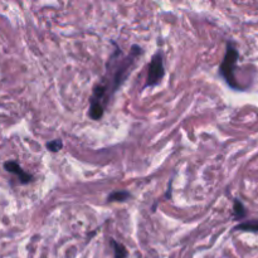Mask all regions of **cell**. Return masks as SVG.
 <instances>
[{
	"mask_svg": "<svg viewBox=\"0 0 258 258\" xmlns=\"http://www.w3.org/2000/svg\"><path fill=\"white\" fill-rule=\"evenodd\" d=\"M141 53H143V49L136 44L131 47L128 55H123L120 48L116 47V50L112 53L107 64H106L107 71H106L105 77L102 78V82H101V85L105 87L108 100L111 98V96L115 95L116 91L121 87V85L128 77L131 68L135 64V59Z\"/></svg>",
	"mask_w": 258,
	"mask_h": 258,
	"instance_id": "obj_1",
	"label": "cell"
},
{
	"mask_svg": "<svg viewBox=\"0 0 258 258\" xmlns=\"http://www.w3.org/2000/svg\"><path fill=\"white\" fill-rule=\"evenodd\" d=\"M238 57V50H237L234 43H227L226 55H224L223 62L221 63V67H219V73H221L222 77L226 80V82L228 83L229 87L234 88V90H243V88L238 85V82H237L236 80V76H234V70H236Z\"/></svg>",
	"mask_w": 258,
	"mask_h": 258,
	"instance_id": "obj_2",
	"label": "cell"
},
{
	"mask_svg": "<svg viewBox=\"0 0 258 258\" xmlns=\"http://www.w3.org/2000/svg\"><path fill=\"white\" fill-rule=\"evenodd\" d=\"M164 75H165V68H164V58L163 53L158 52L155 53L153 58H151V62L149 64V72H148V78H146L145 88L146 87H153L156 86L161 80H163Z\"/></svg>",
	"mask_w": 258,
	"mask_h": 258,
	"instance_id": "obj_3",
	"label": "cell"
},
{
	"mask_svg": "<svg viewBox=\"0 0 258 258\" xmlns=\"http://www.w3.org/2000/svg\"><path fill=\"white\" fill-rule=\"evenodd\" d=\"M4 168L7 171H9V173L17 175L18 178H19L20 183L22 184H28L33 180V175H30V174H28L27 171L23 170L22 166H20L17 161H14V160L7 161V163L4 164Z\"/></svg>",
	"mask_w": 258,
	"mask_h": 258,
	"instance_id": "obj_4",
	"label": "cell"
},
{
	"mask_svg": "<svg viewBox=\"0 0 258 258\" xmlns=\"http://www.w3.org/2000/svg\"><path fill=\"white\" fill-rule=\"evenodd\" d=\"M130 198V193L126 190H116V191H112V193L110 194V196L107 197V202H125L126 199Z\"/></svg>",
	"mask_w": 258,
	"mask_h": 258,
	"instance_id": "obj_5",
	"label": "cell"
},
{
	"mask_svg": "<svg viewBox=\"0 0 258 258\" xmlns=\"http://www.w3.org/2000/svg\"><path fill=\"white\" fill-rule=\"evenodd\" d=\"M111 244H112L113 251H115L116 258H126V256H127V251H126V248L122 244L116 242L115 239H111Z\"/></svg>",
	"mask_w": 258,
	"mask_h": 258,
	"instance_id": "obj_6",
	"label": "cell"
},
{
	"mask_svg": "<svg viewBox=\"0 0 258 258\" xmlns=\"http://www.w3.org/2000/svg\"><path fill=\"white\" fill-rule=\"evenodd\" d=\"M236 229L246 232H258V221L244 222V223L238 224V226L236 227Z\"/></svg>",
	"mask_w": 258,
	"mask_h": 258,
	"instance_id": "obj_7",
	"label": "cell"
},
{
	"mask_svg": "<svg viewBox=\"0 0 258 258\" xmlns=\"http://www.w3.org/2000/svg\"><path fill=\"white\" fill-rule=\"evenodd\" d=\"M233 212H234V217H236L237 219H242L243 217H246V208H244V206L238 201V199L234 201Z\"/></svg>",
	"mask_w": 258,
	"mask_h": 258,
	"instance_id": "obj_8",
	"label": "cell"
},
{
	"mask_svg": "<svg viewBox=\"0 0 258 258\" xmlns=\"http://www.w3.org/2000/svg\"><path fill=\"white\" fill-rule=\"evenodd\" d=\"M62 148H63V143L60 139H55V140L49 141V143L47 144V149L52 151V153H58V151L62 150Z\"/></svg>",
	"mask_w": 258,
	"mask_h": 258,
	"instance_id": "obj_9",
	"label": "cell"
}]
</instances>
